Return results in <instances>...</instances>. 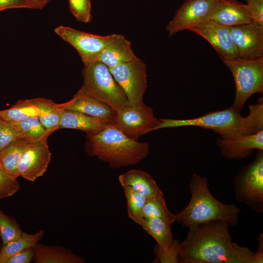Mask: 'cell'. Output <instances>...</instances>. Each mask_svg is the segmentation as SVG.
Masks as SVG:
<instances>
[{
  "mask_svg": "<svg viewBox=\"0 0 263 263\" xmlns=\"http://www.w3.org/2000/svg\"><path fill=\"white\" fill-rule=\"evenodd\" d=\"M160 120L155 130L195 126L211 130L222 138H235L263 130V98L261 97L257 103L249 106V113L245 117L231 106L224 110L210 112L194 118H160Z\"/></svg>",
  "mask_w": 263,
  "mask_h": 263,
  "instance_id": "cell-1",
  "label": "cell"
},
{
  "mask_svg": "<svg viewBox=\"0 0 263 263\" xmlns=\"http://www.w3.org/2000/svg\"><path fill=\"white\" fill-rule=\"evenodd\" d=\"M229 224L213 220L189 227L179 244L180 263H226L234 242Z\"/></svg>",
  "mask_w": 263,
  "mask_h": 263,
  "instance_id": "cell-2",
  "label": "cell"
},
{
  "mask_svg": "<svg viewBox=\"0 0 263 263\" xmlns=\"http://www.w3.org/2000/svg\"><path fill=\"white\" fill-rule=\"evenodd\" d=\"M87 153L107 162L113 169L139 164L148 155L150 145L133 139L109 124L99 132L87 135L85 144Z\"/></svg>",
  "mask_w": 263,
  "mask_h": 263,
  "instance_id": "cell-3",
  "label": "cell"
},
{
  "mask_svg": "<svg viewBox=\"0 0 263 263\" xmlns=\"http://www.w3.org/2000/svg\"><path fill=\"white\" fill-rule=\"evenodd\" d=\"M207 178L192 175L188 185L191 198L186 207L175 214L176 222L189 228L213 220H222L231 226L238 223L240 209L235 204H225L216 199L209 190Z\"/></svg>",
  "mask_w": 263,
  "mask_h": 263,
  "instance_id": "cell-4",
  "label": "cell"
},
{
  "mask_svg": "<svg viewBox=\"0 0 263 263\" xmlns=\"http://www.w3.org/2000/svg\"><path fill=\"white\" fill-rule=\"evenodd\" d=\"M79 92L93 97L117 111L130 104L108 66L99 60L84 65Z\"/></svg>",
  "mask_w": 263,
  "mask_h": 263,
  "instance_id": "cell-5",
  "label": "cell"
},
{
  "mask_svg": "<svg viewBox=\"0 0 263 263\" xmlns=\"http://www.w3.org/2000/svg\"><path fill=\"white\" fill-rule=\"evenodd\" d=\"M231 72L236 88L231 106L241 112L254 94L263 93V57L254 59L237 57L223 61Z\"/></svg>",
  "mask_w": 263,
  "mask_h": 263,
  "instance_id": "cell-6",
  "label": "cell"
},
{
  "mask_svg": "<svg viewBox=\"0 0 263 263\" xmlns=\"http://www.w3.org/2000/svg\"><path fill=\"white\" fill-rule=\"evenodd\" d=\"M235 197L257 212H263V150L243 167L233 179Z\"/></svg>",
  "mask_w": 263,
  "mask_h": 263,
  "instance_id": "cell-7",
  "label": "cell"
},
{
  "mask_svg": "<svg viewBox=\"0 0 263 263\" xmlns=\"http://www.w3.org/2000/svg\"><path fill=\"white\" fill-rule=\"evenodd\" d=\"M109 68L129 103L137 105L143 103L148 87L147 66L144 61L138 58Z\"/></svg>",
  "mask_w": 263,
  "mask_h": 263,
  "instance_id": "cell-8",
  "label": "cell"
},
{
  "mask_svg": "<svg viewBox=\"0 0 263 263\" xmlns=\"http://www.w3.org/2000/svg\"><path fill=\"white\" fill-rule=\"evenodd\" d=\"M160 122L152 108L143 102L130 104L116 111L114 125L129 137L138 140L140 136L155 131Z\"/></svg>",
  "mask_w": 263,
  "mask_h": 263,
  "instance_id": "cell-9",
  "label": "cell"
},
{
  "mask_svg": "<svg viewBox=\"0 0 263 263\" xmlns=\"http://www.w3.org/2000/svg\"><path fill=\"white\" fill-rule=\"evenodd\" d=\"M217 2L218 0H185L166 27L168 37L210 19Z\"/></svg>",
  "mask_w": 263,
  "mask_h": 263,
  "instance_id": "cell-10",
  "label": "cell"
},
{
  "mask_svg": "<svg viewBox=\"0 0 263 263\" xmlns=\"http://www.w3.org/2000/svg\"><path fill=\"white\" fill-rule=\"evenodd\" d=\"M55 32L76 50L84 65L97 60L109 38V35H94L63 25L57 27Z\"/></svg>",
  "mask_w": 263,
  "mask_h": 263,
  "instance_id": "cell-11",
  "label": "cell"
},
{
  "mask_svg": "<svg viewBox=\"0 0 263 263\" xmlns=\"http://www.w3.org/2000/svg\"><path fill=\"white\" fill-rule=\"evenodd\" d=\"M188 30L208 41L223 61L239 57L232 38L230 27L221 25L211 19L202 22Z\"/></svg>",
  "mask_w": 263,
  "mask_h": 263,
  "instance_id": "cell-12",
  "label": "cell"
},
{
  "mask_svg": "<svg viewBox=\"0 0 263 263\" xmlns=\"http://www.w3.org/2000/svg\"><path fill=\"white\" fill-rule=\"evenodd\" d=\"M230 30L239 57H263V24L253 20L249 23L230 27Z\"/></svg>",
  "mask_w": 263,
  "mask_h": 263,
  "instance_id": "cell-13",
  "label": "cell"
},
{
  "mask_svg": "<svg viewBox=\"0 0 263 263\" xmlns=\"http://www.w3.org/2000/svg\"><path fill=\"white\" fill-rule=\"evenodd\" d=\"M48 137L32 143L24 151L18 166L19 176L34 182L43 175L52 156L47 143Z\"/></svg>",
  "mask_w": 263,
  "mask_h": 263,
  "instance_id": "cell-14",
  "label": "cell"
},
{
  "mask_svg": "<svg viewBox=\"0 0 263 263\" xmlns=\"http://www.w3.org/2000/svg\"><path fill=\"white\" fill-rule=\"evenodd\" d=\"M221 155L229 160L247 159L254 150H263V130L257 133L232 139H216Z\"/></svg>",
  "mask_w": 263,
  "mask_h": 263,
  "instance_id": "cell-15",
  "label": "cell"
},
{
  "mask_svg": "<svg viewBox=\"0 0 263 263\" xmlns=\"http://www.w3.org/2000/svg\"><path fill=\"white\" fill-rule=\"evenodd\" d=\"M63 110L77 111L114 124L116 111L102 101L79 91L70 100L57 104Z\"/></svg>",
  "mask_w": 263,
  "mask_h": 263,
  "instance_id": "cell-16",
  "label": "cell"
},
{
  "mask_svg": "<svg viewBox=\"0 0 263 263\" xmlns=\"http://www.w3.org/2000/svg\"><path fill=\"white\" fill-rule=\"evenodd\" d=\"M253 15L246 4L236 0H218L211 20L225 26L250 23Z\"/></svg>",
  "mask_w": 263,
  "mask_h": 263,
  "instance_id": "cell-17",
  "label": "cell"
},
{
  "mask_svg": "<svg viewBox=\"0 0 263 263\" xmlns=\"http://www.w3.org/2000/svg\"><path fill=\"white\" fill-rule=\"evenodd\" d=\"M131 43L122 35L113 34L109 38L97 60L112 68L138 58L134 54Z\"/></svg>",
  "mask_w": 263,
  "mask_h": 263,
  "instance_id": "cell-18",
  "label": "cell"
},
{
  "mask_svg": "<svg viewBox=\"0 0 263 263\" xmlns=\"http://www.w3.org/2000/svg\"><path fill=\"white\" fill-rule=\"evenodd\" d=\"M118 181L122 187H130L147 198L163 192L150 174L139 169H132L120 175Z\"/></svg>",
  "mask_w": 263,
  "mask_h": 263,
  "instance_id": "cell-19",
  "label": "cell"
},
{
  "mask_svg": "<svg viewBox=\"0 0 263 263\" xmlns=\"http://www.w3.org/2000/svg\"><path fill=\"white\" fill-rule=\"evenodd\" d=\"M108 124L101 119L82 113L63 110L59 129L79 130L89 135L99 132Z\"/></svg>",
  "mask_w": 263,
  "mask_h": 263,
  "instance_id": "cell-20",
  "label": "cell"
},
{
  "mask_svg": "<svg viewBox=\"0 0 263 263\" xmlns=\"http://www.w3.org/2000/svg\"><path fill=\"white\" fill-rule=\"evenodd\" d=\"M36 263H84L85 259L65 247L38 243L34 247Z\"/></svg>",
  "mask_w": 263,
  "mask_h": 263,
  "instance_id": "cell-21",
  "label": "cell"
},
{
  "mask_svg": "<svg viewBox=\"0 0 263 263\" xmlns=\"http://www.w3.org/2000/svg\"><path fill=\"white\" fill-rule=\"evenodd\" d=\"M33 142L22 139L13 143L0 151V168L11 177L19 176L18 166L20 157L28 146Z\"/></svg>",
  "mask_w": 263,
  "mask_h": 263,
  "instance_id": "cell-22",
  "label": "cell"
},
{
  "mask_svg": "<svg viewBox=\"0 0 263 263\" xmlns=\"http://www.w3.org/2000/svg\"><path fill=\"white\" fill-rule=\"evenodd\" d=\"M141 226L152 237L161 248L170 246L174 241L171 225L158 218H144Z\"/></svg>",
  "mask_w": 263,
  "mask_h": 263,
  "instance_id": "cell-23",
  "label": "cell"
},
{
  "mask_svg": "<svg viewBox=\"0 0 263 263\" xmlns=\"http://www.w3.org/2000/svg\"><path fill=\"white\" fill-rule=\"evenodd\" d=\"M38 98L19 100L10 108L0 111V117L9 122H18L32 116H38Z\"/></svg>",
  "mask_w": 263,
  "mask_h": 263,
  "instance_id": "cell-24",
  "label": "cell"
},
{
  "mask_svg": "<svg viewBox=\"0 0 263 263\" xmlns=\"http://www.w3.org/2000/svg\"><path fill=\"white\" fill-rule=\"evenodd\" d=\"M39 121L47 132L52 133L59 129L63 110L51 100L38 98Z\"/></svg>",
  "mask_w": 263,
  "mask_h": 263,
  "instance_id": "cell-25",
  "label": "cell"
},
{
  "mask_svg": "<svg viewBox=\"0 0 263 263\" xmlns=\"http://www.w3.org/2000/svg\"><path fill=\"white\" fill-rule=\"evenodd\" d=\"M44 230L40 229L34 234L22 232L20 237L17 239L2 245L0 252V263L14 254L30 247H34L44 235Z\"/></svg>",
  "mask_w": 263,
  "mask_h": 263,
  "instance_id": "cell-26",
  "label": "cell"
},
{
  "mask_svg": "<svg viewBox=\"0 0 263 263\" xmlns=\"http://www.w3.org/2000/svg\"><path fill=\"white\" fill-rule=\"evenodd\" d=\"M143 218H158L170 225L176 222L175 215L168 208L163 193L147 198L142 209Z\"/></svg>",
  "mask_w": 263,
  "mask_h": 263,
  "instance_id": "cell-27",
  "label": "cell"
},
{
  "mask_svg": "<svg viewBox=\"0 0 263 263\" xmlns=\"http://www.w3.org/2000/svg\"><path fill=\"white\" fill-rule=\"evenodd\" d=\"M10 123L24 139L33 143L49 137L51 134L47 132L38 116H32L21 121Z\"/></svg>",
  "mask_w": 263,
  "mask_h": 263,
  "instance_id": "cell-28",
  "label": "cell"
},
{
  "mask_svg": "<svg viewBox=\"0 0 263 263\" xmlns=\"http://www.w3.org/2000/svg\"><path fill=\"white\" fill-rule=\"evenodd\" d=\"M122 188L126 198L128 216L135 223L141 225L144 219L142 209L147 197L130 187Z\"/></svg>",
  "mask_w": 263,
  "mask_h": 263,
  "instance_id": "cell-29",
  "label": "cell"
},
{
  "mask_svg": "<svg viewBox=\"0 0 263 263\" xmlns=\"http://www.w3.org/2000/svg\"><path fill=\"white\" fill-rule=\"evenodd\" d=\"M22 232L16 220L0 209V237L2 245L17 239Z\"/></svg>",
  "mask_w": 263,
  "mask_h": 263,
  "instance_id": "cell-30",
  "label": "cell"
},
{
  "mask_svg": "<svg viewBox=\"0 0 263 263\" xmlns=\"http://www.w3.org/2000/svg\"><path fill=\"white\" fill-rule=\"evenodd\" d=\"M179 242L174 239L172 244L168 248H161L157 245L153 247L155 258L152 263H180L179 255Z\"/></svg>",
  "mask_w": 263,
  "mask_h": 263,
  "instance_id": "cell-31",
  "label": "cell"
},
{
  "mask_svg": "<svg viewBox=\"0 0 263 263\" xmlns=\"http://www.w3.org/2000/svg\"><path fill=\"white\" fill-rule=\"evenodd\" d=\"M22 139L24 138L10 122L0 117V151Z\"/></svg>",
  "mask_w": 263,
  "mask_h": 263,
  "instance_id": "cell-32",
  "label": "cell"
},
{
  "mask_svg": "<svg viewBox=\"0 0 263 263\" xmlns=\"http://www.w3.org/2000/svg\"><path fill=\"white\" fill-rule=\"evenodd\" d=\"M70 10L80 22L88 23L91 21V0H68Z\"/></svg>",
  "mask_w": 263,
  "mask_h": 263,
  "instance_id": "cell-33",
  "label": "cell"
},
{
  "mask_svg": "<svg viewBox=\"0 0 263 263\" xmlns=\"http://www.w3.org/2000/svg\"><path fill=\"white\" fill-rule=\"evenodd\" d=\"M19 188L17 179L11 177L0 168V199L14 195Z\"/></svg>",
  "mask_w": 263,
  "mask_h": 263,
  "instance_id": "cell-34",
  "label": "cell"
},
{
  "mask_svg": "<svg viewBox=\"0 0 263 263\" xmlns=\"http://www.w3.org/2000/svg\"><path fill=\"white\" fill-rule=\"evenodd\" d=\"M254 254L247 247L234 243L232 251L226 263H253Z\"/></svg>",
  "mask_w": 263,
  "mask_h": 263,
  "instance_id": "cell-35",
  "label": "cell"
},
{
  "mask_svg": "<svg viewBox=\"0 0 263 263\" xmlns=\"http://www.w3.org/2000/svg\"><path fill=\"white\" fill-rule=\"evenodd\" d=\"M34 247H30L11 256L4 263H30L34 260Z\"/></svg>",
  "mask_w": 263,
  "mask_h": 263,
  "instance_id": "cell-36",
  "label": "cell"
},
{
  "mask_svg": "<svg viewBox=\"0 0 263 263\" xmlns=\"http://www.w3.org/2000/svg\"><path fill=\"white\" fill-rule=\"evenodd\" d=\"M252 12L254 19L263 24V0H244Z\"/></svg>",
  "mask_w": 263,
  "mask_h": 263,
  "instance_id": "cell-37",
  "label": "cell"
},
{
  "mask_svg": "<svg viewBox=\"0 0 263 263\" xmlns=\"http://www.w3.org/2000/svg\"><path fill=\"white\" fill-rule=\"evenodd\" d=\"M33 9L28 0H0V11L11 8Z\"/></svg>",
  "mask_w": 263,
  "mask_h": 263,
  "instance_id": "cell-38",
  "label": "cell"
},
{
  "mask_svg": "<svg viewBox=\"0 0 263 263\" xmlns=\"http://www.w3.org/2000/svg\"><path fill=\"white\" fill-rule=\"evenodd\" d=\"M258 247L256 252H255L253 263H263V234L261 233L257 238Z\"/></svg>",
  "mask_w": 263,
  "mask_h": 263,
  "instance_id": "cell-39",
  "label": "cell"
},
{
  "mask_svg": "<svg viewBox=\"0 0 263 263\" xmlns=\"http://www.w3.org/2000/svg\"><path fill=\"white\" fill-rule=\"evenodd\" d=\"M33 9H42L51 0H28Z\"/></svg>",
  "mask_w": 263,
  "mask_h": 263,
  "instance_id": "cell-40",
  "label": "cell"
},
{
  "mask_svg": "<svg viewBox=\"0 0 263 263\" xmlns=\"http://www.w3.org/2000/svg\"><path fill=\"white\" fill-rule=\"evenodd\" d=\"M2 246V244L1 245V244H0V251H1V249Z\"/></svg>",
  "mask_w": 263,
  "mask_h": 263,
  "instance_id": "cell-41",
  "label": "cell"
}]
</instances>
